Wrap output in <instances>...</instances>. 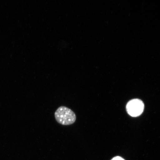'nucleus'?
I'll use <instances>...</instances> for the list:
<instances>
[{
    "label": "nucleus",
    "mask_w": 160,
    "mask_h": 160,
    "mask_svg": "<svg viewBox=\"0 0 160 160\" xmlns=\"http://www.w3.org/2000/svg\"><path fill=\"white\" fill-rule=\"evenodd\" d=\"M55 117L58 122L63 125L72 124L77 119L75 113L69 108L64 106L59 107L56 110Z\"/></svg>",
    "instance_id": "nucleus-1"
},
{
    "label": "nucleus",
    "mask_w": 160,
    "mask_h": 160,
    "mask_svg": "<svg viewBox=\"0 0 160 160\" xmlns=\"http://www.w3.org/2000/svg\"><path fill=\"white\" fill-rule=\"evenodd\" d=\"M127 112L132 117H136L142 114L144 109L143 102L139 99L131 100L126 107Z\"/></svg>",
    "instance_id": "nucleus-2"
},
{
    "label": "nucleus",
    "mask_w": 160,
    "mask_h": 160,
    "mask_svg": "<svg viewBox=\"0 0 160 160\" xmlns=\"http://www.w3.org/2000/svg\"><path fill=\"white\" fill-rule=\"evenodd\" d=\"M111 160H125L122 158L119 157H117L115 158H113Z\"/></svg>",
    "instance_id": "nucleus-3"
}]
</instances>
